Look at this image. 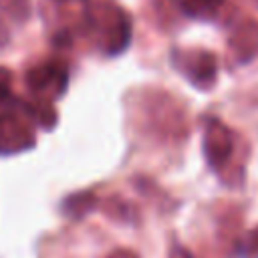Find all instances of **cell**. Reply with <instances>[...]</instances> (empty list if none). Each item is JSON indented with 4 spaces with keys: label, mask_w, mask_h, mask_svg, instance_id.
Here are the masks:
<instances>
[{
    "label": "cell",
    "mask_w": 258,
    "mask_h": 258,
    "mask_svg": "<svg viewBox=\"0 0 258 258\" xmlns=\"http://www.w3.org/2000/svg\"><path fill=\"white\" fill-rule=\"evenodd\" d=\"M127 105L137 127L147 137L161 143H181L187 139V109L173 93L159 87H143L127 95Z\"/></svg>",
    "instance_id": "1"
},
{
    "label": "cell",
    "mask_w": 258,
    "mask_h": 258,
    "mask_svg": "<svg viewBox=\"0 0 258 258\" xmlns=\"http://www.w3.org/2000/svg\"><path fill=\"white\" fill-rule=\"evenodd\" d=\"M202 151L208 167L230 187H238L246 177L250 147L246 139L218 117L204 119Z\"/></svg>",
    "instance_id": "2"
},
{
    "label": "cell",
    "mask_w": 258,
    "mask_h": 258,
    "mask_svg": "<svg viewBox=\"0 0 258 258\" xmlns=\"http://www.w3.org/2000/svg\"><path fill=\"white\" fill-rule=\"evenodd\" d=\"M85 34L103 56H119L131 44L133 22L129 12L119 4L99 0L89 6Z\"/></svg>",
    "instance_id": "3"
},
{
    "label": "cell",
    "mask_w": 258,
    "mask_h": 258,
    "mask_svg": "<svg viewBox=\"0 0 258 258\" xmlns=\"http://www.w3.org/2000/svg\"><path fill=\"white\" fill-rule=\"evenodd\" d=\"M36 123L26 111L22 99H10L0 113V157L24 153L36 143Z\"/></svg>",
    "instance_id": "4"
},
{
    "label": "cell",
    "mask_w": 258,
    "mask_h": 258,
    "mask_svg": "<svg viewBox=\"0 0 258 258\" xmlns=\"http://www.w3.org/2000/svg\"><path fill=\"white\" fill-rule=\"evenodd\" d=\"M171 67L198 91H212L218 83V56L216 52L200 46H173L169 52Z\"/></svg>",
    "instance_id": "5"
},
{
    "label": "cell",
    "mask_w": 258,
    "mask_h": 258,
    "mask_svg": "<svg viewBox=\"0 0 258 258\" xmlns=\"http://www.w3.org/2000/svg\"><path fill=\"white\" fill-rule=\"evenodd\" d=\"M24 85L30 97L54 103L69 89V64L58 56L44 58L24 73Z\"/></svg>",
    "instance_id": "6"
},
{
    "label": "cell",
    "mask_w": 258,
    "mask_h": 258,
    "mask_svg": "<svg viewBox=\"0 0 258 258\" xmlns=\"http://www.w3.org/2000/svg\"><path fill=\"white\" fill-rule=\"evenodd\" d=\"M228 56L234 64H248L258 58V20L242 18L228 36Z\"/></svg>",
    "instance_id": "7"
},
{
    "label": "cell",
    "mask_w": 258,
    "mask_h": 258,
    "mask_svg": "<svg viewBox=\"0 0 258 258\" xmlns=\"http://www.w3.org/2000/svg\"><path fill=\"white\" fill-rule=\"evenodd\" d=\"M177 12H181L185 18L212 22L222 12L226 0H173Z\"/></svg>",
    "instance_id": "8"
},
{
    "label": "cell",
    "mask_w": 258,
    "mask_h": 258,
    "mask_svg": "<svg viewBox=\"0 0 258 258\" xmlns=\"http://www.w3.org/2000/svg\"><path fill=\"white\" fill-rule=\"evenodd\" d=\"M99 198L93 194V191H75V194H71V196H67L64 200H62V204H60V210H62V214L67 216V218H71V220H81V218H85L87 214H91V212H95L97 208H99Z\"/></svg>",
    "instance_id": "9"
},
{
    "label": "cell",
    "mask_w": 258,
    "mask_h": 258,
    "mask_svg": "<svg viewBox=\"0 0 258 258\" xmlns=\"http://www.w3.org/2000/svg\"><path fill=\"white\" fill-rule=\"evenodd\" d=\"M101 206V212H105L111 220H117V222H123V224H135L139 222V214H137V208L119 198V196H111V198H105L99 202Z\"/></svg>",
    "instance_id": "10"
},
{
    "label": "cell",
    "mask_w": 258,
    "mask_h": 258,
    "mask_svg": "<svg viewBox=\"0 0 258 258\" xmlns=\"http://www.w3.org/2000/svg\"><path fill=\"white\" fill-rule=\"evenodd\" d=\"M232 254L236 258H258V226L238 236L232 246Z\"/></svg>",
    "instance_id": "11"
},
{
    "label": "cell",
    "mask_w": 258,
    "mask_h": 258,
    "mask_svg": "<svg viewBox=\"0 0 258 258\" xmlns=\"http://www.w3.org/2000/svg\"><path fill=\"white\" fill-rule=\"evenodd\" d=\"M0 12L22 24L32 16V4L30 0H0Z\"/></svg>",
    "instance_id": "12"
},
{
    "label": "cell",
    "mask_w": 258,
    "mask_h": 258,
    "mask_svg": "<svg viewBox=\"0 0 258 258\" xmlns=\"http://www.w3.org/2000/svg\"><path fill=\"white\" fill-rule=\"evenodd\" d=\"M12 71L8 67H0V103H8L12 99Z\"/></svg>",
    "instance_id": "13"
},
{
    "label": "cell",
    "mask_w": 258,
    "mask_h": 258,
    "mask_svg": "<svg viewBox=\"0 0 258 258\" xmlns=\"http://www.w3.org/2000/svg\"><path fill=\"white\" fill-rule=\"evenodd\" d=\"M107 258H139V254L133 252V250H129V248H119V250L111 252Z\"/></svg>",
    "instance_id": "14"
},
{
    "label": "cell",
    "mask_w": 258,
    "mask_h": 258,
    "mask_svg": "<svg viewBox=\"0 0 258 258\" xmlns=\"http://www.w3.org/2000/svg\"><path fill=\"white\" fill-rule=\"evenodd\" d=\"M171 258H194V256H191V252H189L187 248H183V246L175 244V246H173V250H171Z\"/></svg>",
    "instance_id": "15"
},
{
    "label": "cell",
    "mask_w": 258,
    "mask_h": 258,
    "mask_svg": "<svg viewBox=\"0 0 258 258\" xmlns=\"http://www.w3.org/2000/svg\"><path fill=\"white\" fill-rule=\"evenodd\" d=\"M256 2H258V0H256Z\"/></svg>",
    "instance_id": "16"
}]
</instances>
